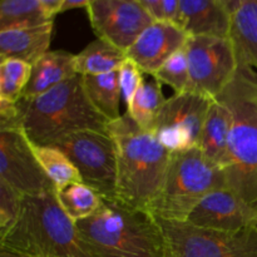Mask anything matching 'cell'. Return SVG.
Masks as SVG:
<instances>
[{
  "mask_svg": "<svg viewBox=\"0 0 257 257\" xmlns=\"http://www.w3.org/2000/svg\"><path fill=\"white\" fill-rule=\"evenodd\" d=\"M153 22L168 23L182 28L180 0H140Z\"/></svg>",
  "mask_w": 257,
  "mask_h": 257,
  "instance_id": "obj_29",
  "label": "cell"
},
{
  "mask_svg": "<svg viewBox=\"0 0 257 257\" xmlns=\"http://www.w3.org/2000/svg\"><path fill=\"white\" fill-rule=\"evenodd\" d=\"M87 13L98 39L124 53L153 23L140 0H90Z\"/></svg>",
  "mask_w": 257,
  "mask_h": 257,
  "instance_id": "obj_11",
  "label": "cell"
},
{
  "mask_svg": "<svg viewBox=\"0 0 257 257\" xmlns=\"http://www.w3.org/2000/svg\"><path fill=\"white\" fill-rule=\"evenodd\" d=\"M125 59L124 52L97 39L75 55V70L79 75L104 74L119 69Z\"/></svg>",
  "mask_w": 257,
  "mask_h": 257,
  "instance_id": "obj_22",
  "label": "cell"
},
{
  "mask_svg": "<svg viewBox=\"0 0 257 257\" xmlns=\"http://www.w3.org/2000/svg\"><path fill=\"white\" fill-rule=\"evenodd\" d=\"M185 48L190 70L186 92L216 99L238 69L230 38L188 37Z\"/></svg>",
  "mask_w": 257,
  "mask_h": 257,
  "instance_id": "obj_9",
  "label": "cell"
},
{
  "mask_svg": "<svg viewBox=\"0 0 257 257\" xmlns=\"http://www.w3.org/2000/svg\"><path fill=\"white\" fill-rule=\"evenodd\" d=\"M53 147L62 151L82 176L83 183L102 197L117 195V150L109 133L80 131L58 140Z\"/></svg>",
  "mask_w": 257,
  "mask_h": 257,
  "instance_id": "obj_8",
  "label": "cell"
},
{
  "mask_svg": "<svg viewBox=\"0 0 257 257\" xmlns=\"http://www.w3.org/2000/svg\"><path fill=\"white\" fill-rule=\"evenodd\" d=\"M32 148L43 170L54 183L57 191L63 190L73 183H83L79 171L62 151L53 146H37L33 143Z\"/></svg>",
  "mask_w": 257,
  "mask_h": 257,
  "instance_id": "obj_24",
  "label": "cell"
},
{
  "mask_svg": "<svg viewBox=\"0 0 257 257\" xmlns=\"http://www.w3.org/2000/svg\"><path fill=\"white\" fill-rule=\"evenodd\" d=\"M216 99L232 117L223 168L227 188L257 208V74L251 68L238 67L232 82Z\"/></svg>",
  "mask_w": 257,
  "mask_h": 257,
  "instance_id": "obj_5",
  "label": "cell"
},
{
  "mask_svg": "<svg viewBox=\"0 0 257 257\" xmlns=\"http://www.w3.org/2000/svg\"><path fill=\"white\" fill-rule=\"evenodd\" d=\"M142 73L143 72L140 69V67L128 58L118 69V79H119L122 100L125 103L127 107L131 104L138 89L145 83Z\"/></svg>",
  "mask_w": 257,
  "mask_h": 257,
  "instance_id": "obj_30",
  "label": "cell"
},
{
  "mask_svg": "<svg viewBox=\"0 0 257 257\" xmlns=\"http://www.w3.org/2000/svg\"><path fill=\"white\" fill-rule=\"evenodd\" d=\"M232 117L228 108L218 99H213L208 108L200 141L203 155L223 170L227 162Z\"/></svg>",
  "mask_w": 257,
  "mask_h": 257,
  "instance_id": "obj_19",
  "label": "cell"
},
{
  "mask_svg": "<svg viewBox=\"0 0 257 257\" xmlns=\"http://www.w3.org/2000/svg\"><path fill=\"white\" fill-rule=\"evenodd\" d=\"M0 250L30 257H97L60 206L57 192L27 195Z\"/></svg>",
  "mask_w": 257,
  "mask_h": 257,
  "instance_id": "obj_2",
  "label": "cell"
},
{
  "mask_svg": "<svg viewBox=\"0 0 257 257\" xmlns=\"http://www.w3.org/2000/svg\"><path fill=\"white\" fill-rule=\"evenodd\" d=\"M187 39L188 35L182 28L168 23L153 22L138 37L125 55L143 73L155 75L173 54L186 47Z\"/></svg>",
  "mask_w": 257,
  "mask_h": 257,
  "instance_id": "obj_14",
  "label": "cell"
},
{
  "mask_svg": "<svg viewBox=\"0 0 257 257\" xmlns=\"http://www.w3.org/2000/svg\"><path fill=\"white\" fill-rule=\"evenodd\" d=\"M0 257H30V256L18 255V253H13V252H8V251L0 250Z\"/></svg>",
  "mask_w": 257,
  "mask_h": 257,
  "instance_id": "obj_32",
  "label": "cell"
},
{
  "mask_svg": "<svg viewBox=\"0 0 257 257\" xmlns=\"http://www.w3.org/2000/svg\"><path fill=\"white\" fill-rule=\"evenodd\" d=\"M75 55L64 50H49L34 65L32 77L22 98L30 99L49 92L57 85L78 75Z\"/></svg>",
  "mask_w": 257,
  "mask_h": 257,
  "instance_id": "obj_17",
  "label": "cell"
},
{
  "mask_svg": "<svg viewBox=\"0 0 257 257\" xmlns=\"http://www.w3.org/2000/svg\"><path fill=\"white\" fill-rule=\"evenodd\" d=\"M44 0H3L0 2V32L53 24Z\"/></svg>",
  "mask_w": 257,
  "mask_h": 257,
  "instance_id": "obj_21",
  "label": "cell"
},
{
  "mask_svg": "<svg viewBox=\"0 0 257 257\" xmlns=\"http://www.w3.org/2000/svg\"><path fill=\"white\" fill-rule=\"evenodd\" d=\"M90 4V0H64L62 7V13L67 12V10L73 9H80V8H85L87 9Z\"/></svg>",
  "mask_w": 257,
  "mask_h": 257,
  "instance_id": "obj_31",
  "label": "cell"
},
{
  "mask_svg": "<svg viewBox=\"0 0 257 257\" xmlns=\"http://www.w3.org/2000/svg\"><path fill=\"white\" fill-rule=\"evenodd\" d=\"M24 195L0 180V237L15 225L23 207Z\"/></svg>",
  "mask_w": 257,
  "mask_h": 257,
  "instance_id": "obj_28",
  "label": "cell"
},
{
  "mask_svg": "<svg viewBox=\"0 0 257 257\" xmlns=\"http://www.w3.org/2000/svg\"><path fill=\"white\" fill-rule=\"evenodd\" d=\"M212 100L197 93H175L167 98L151 132L171 153L200 148L203 124Z\"/></svg>",
  "mask_w": 257,
  "mask_h": 257,
  "instance_id": "obj_10",
  "label": "cell"
},
{
  "mask_svg": "<svg viewBox=\"0 0 257 257\" xmlns=\"http://www.w3.org/2000/svg\"><path fill=\"white\" fill-rule=\"evenodd\" d=\"M83 87L93 107L109 122L120 117L119 104L122 99L118 70L104 74L82 75Z\"/></svg>",
  "mask_w": 257,
  "mask_h": 257,
  "instance_id": "obj_20",
  "label": "cell"
},
{
  "mask_svg": "<svg viewBox=\"0 0 257 257\" xmlns=\"http://www.w3.org/2000/svg\"><path fill=\"white\" fill-rule=\"evenodd\" d=\"M75 225L97 257H163L158 218L118 198L103 197L99 210Z\"/></svg>",
  "mask_w": 257,
  "mask_h": 257,
  "instance_id": "obj_4",
  "label": "cell"
},
{
  "mask_svg": "<svg viewBox=\"0 0 257 257\" xmlns=\"http://www.w3.org/2000/svg\"><path fill=\"white\" fill-rule=\"evenodd\" d=\"M180 7L188 37L230 38L231 0H180Z\"/></svg>",
  "mask_w": 257,
  "mask_h": 257,
  "instance_id": "obj_15",
  "label": "cell"
},
{
  "mask_svg": "<svg viewBox=\"0 0 257 257\" xmlns=\"http://www.w3.org/2000/svg\"><path fill=\"white\" fill-rule=\"evenodd\" d=\"M60 206L73 222H79L94 215L102 206L103 197L84 183H73L57 191Z\"/></svg>",
  "mask_w": 257,
  "mask_h": 257,
  "instance_id": "obj_25",
  "label": "cell"
},
{
  "mask_svg": "<svg viewBox=\"0 0 257 257\" xmlns=\"http://www.w3.org/2000/svg\"><path fill=\"white\" fill-rule=\"evenodd\" d=\"M230 40L238 67L257 69V0H233Z\"/></svg>",
  "mask_w": 257,
  "mask_h": 257,
  "instance_id": "obj_16",
  "label": "cell"
},
{
  "mask_svg": "<svg viewBox=\"0 0 257 257\" xmlns=\"http://www.w3.org/2000/svg\"><path fill=\"white\" fill-rule=\"evenodd\" d=\"M53 24L0 32V60L19 59L34 65L49 52Z\"/></svg>",
  "mask_w": 257,
  "mask_h": 257,
  "instance_id": "obj_18",
  "label": "cell"
},
{
  "mask_svg": "<svg viewBox=\"0 0 257 257\" xmlns=\"http://www.w3.org/2000/svg\"><path fill=\"white\" fill-rule=\"evenodd\" d=\"M158 222L165 238L163 257H257L256 226L228 233L181 221Z\"/></svg>",
  "mask_w": 257,
  "mask_h": 257,
  "instance_id": "obj_7",
  "label": "cell"
},
{
  "mask_svg": "<svg viewBox=\"0 0 257 257\" xmlns=\"http://www.w3.org/2000/svg\"><path fill=\"white\" fill-rule=\"evenodd\" d=\"M256 227H257V226H256Z\"/></svg>",
  "mask_w": 257,
  "mask_h": 257,
  "instance_id": "obj_33",
  "label": "cell"
},
{
  "mask_svg": "<svg viewBox=\"0 0 257 257\" xmlns=\"http://www.w3.org/2000/svg\"><path fill=\"white\" fill-rule=\"evenodd\" d=\"M186 222L208 230L237 233L257 226V208L228 188H223L206 196Z\"/></svg>",
  "mask_w": 257,
  "mask_h": 257,
  "instance_id": "obj_13",
  "label": "cell"
},
{
  "mask_svg": "<svg viewBox=\"0 0 257 257\" xmlns=\"http://www.w3.org/2000/svg\"><path fill=\"white\" fill-rule=\"evenodd\" d=\"M0 180L24 196L57 192L35 157L32 143L20 130L0 131Z\"/></svg>",
  "mask_w": 257,
  "mask_h": 257,
  "instance_id": "obj_12",
  "label": "cell"
},
{
  "mask_svg": "<svg viewBox=\"0 0 257 257\" xmlns=\"http://www.w3.org/2000/svg\"><path fill=\"white\" fill-rule=\"evenodd\" d=\"M108 133L117 150L115 198L151 212L162 190L171 152L152 132L141 130L127 113L109 123Z\"/></svg>",
  "mask_w": 257,
  "mask_h": 257,
  "instance_id": "obj_1",
  "label": "cell"
},
{
  "mask_svg": "<svg viewBox=\"0 0 257 257\" xmlns=\"http://www.w3.org/2000/svg\"><path fill=\"white\" fill-rule=\"evenodd\" d=\"M155 80L161 84H167L175 93H183L187 90L190 80L188 59L186 48L173 54L153 75Z\"/></svg>",
  "mask_w": 257,
  "mask_h": 257,
  "instance_id": "obj_27",
  "label": "cell"
},
{
  "mask_svg": "<svg viewBox=\"0 0 257 257\" xmlns=\"http://www.w3.org/2000/svg\"><path fill=\"white\" fill-rule=\"evenodd\" d=\"M167 98L162 92V84L155 82L143 83L135 98L127 107V114L143 131H152L156 119Z\"/></svg>",
  "mask_w": 257,
  "mask_h": 257,
  "instance_id": "obj_23",
  "label": "cell"
},
{
  "mask_svg": "<svg viewBox=\"0 0 257 257\" xmlns=\"http://www.w3.org/2000/svg\"><path fill=\"white\" fill-rule=\"evenodd\" d=\"M33 65L19 59L0 60V99L18 103L32 77Z\"/></svg>",
  "mask_w": 257,
  "mask_h": 257,
  "instance_id": "obj_26",
  "label": "cell"
},
{
  "mask_svg": "<svg viewBox=\"0 0 257 257\" xmlns=\"http://www.w3.org/2000/svg\"><path fill=\"white\" fill-rule=\"evenodd\" d=\"M223 188H227L223 170L211 162L200 148L173 152L151 213L162 220L186 222L206 196Z\"/></svg>",
  "mask_w": 257,
  "mask_h": 257,
  "instance_id": "obj_6",
  "label": "cell"
},
{
  "mask_svg": "<svg viewBox=\"0 0 257 257\" xmlns=\"http://www.w3.org/2000/svg\"><path fill=\"white\" fill-rule=\"evenodd\" d=\"M17 107L20 130L37 146H52L80 131L108 133L110 123L88 99L79 74L44 94L20 98Z\"/></svg>",
  "mask_w": 257,
  "mask_h": 257,
  "instance_id": "obj_3",
  "label": "cell"
}]
</instances>
